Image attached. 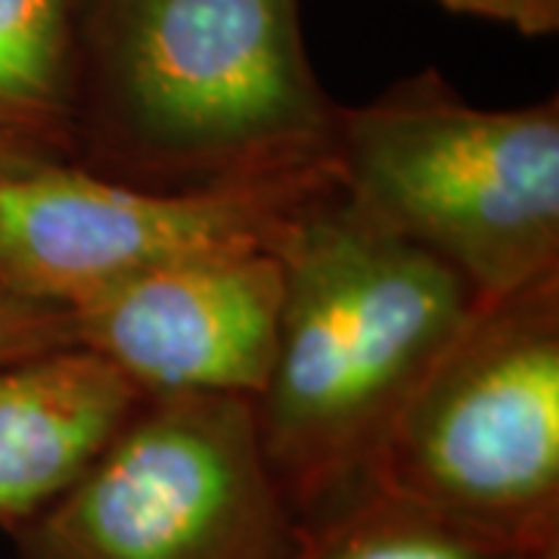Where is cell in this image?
Returning a JSON list of instances; mask_svg holds the SVG:
<instances>
[{"mask_svg": "<svg viewBox=\"0 0 559 559\" xmlns=\"http://www.w3.org/2000/svg\"><path fill=\"white\" fill-rule=\"evenodd\" d=\"M336 119L299 0H79L72 165L168 190L293 178L330 168Z\"/></svg>", "mask_w": 559, "mask_h": 559, "instance_id": "1", "label": "cell"}, {"mask_svg": "<svg viewBox=\"0 0 559 559\" xmlns=\"http://www.w3.org/2000/svg\"><path fill=\"white\" fill-rule=\"evenodd\" d=\"M277 255V355L252 407L264 460L301 522L373 485L392 419L476 296L364 218L336 180L289 224Z\"/></svg>", "mask_w": 559, "mask_h": 559, "instance_id": "2", "label": "cell"}, {"mask_svg": "<svg viewBox=\"0 0 559 559\" xmlns=\"http://www.w3.org/2000/svg\"><path fill=\"white\" fill-rule=\"evenodd\" d=\"M333 180L364 218L498 299L559 271V103L473 106L419 72L340 106Z\"/></svg>", "mask_w": 559, "mask_h": 559, "instance_id": "3", "label": "cell"}, {"mask_svg": "<svg viewBox=\"0 0 559 559\" xmlns=\"http://www.w3.org/2000/svg\"><path fill=\"white\" fill-rule=\"evenodd\" d=\"M370 481L510 550L559 538V271L473 301Z\"/></svg>", "mask_w": 559, "mask_h": 559, "instance_id": "4", "label": "cell"}, {"mask_svg": "<svg viewBox=\"0 0 559 559\" xmlns=\"http://www.w3.org/2000/svg\"><path fill=\"white\" fill-rule=\"evenodd\" d=\"M13 538L22 559H289L299 516L264 460L252 399L143 395Z\"/></svg>", "mask_w": 559, "mask_h": 559, "instance_id": "5", "label": "cell"}, {"mask_svg": "<svg viewBox=\"0 0 559 559\" xmlns=\"http://www.w3.org/2000/svg\"><path fill=\"white\" fill-rule=\"evenodd\" d=\"M333 168L205 190L109 180L66 159L0 171V286L75 308L183 261L277 249Z\"/></svg>", "mask_w": 559, "mask_h": 559, "instance_id": "6", "label": "cell"}, {"mask_svg": "<svg viewBox=\"0 0 559 559\" xmlns=\"http://www.w3.org/2000/svg\"><path fill=\"white\" fill-rule=\"evenodd\" d=\"M286 274L277 249L162 267L69 308L75 348L143 395L259 399L277 355Z\"/></svg>", "mask_w": 559, "mask_h": 559, "instance_id": "7", "label": "cell"}, {"mask_svg": "<svg viewBox=\"0 0 559 559\" xmlns=\"http://www.w3.org/2000/svg\"><path fill=\"white\" fill-rule=\"evenodd\" d=\"M140 399L84 348L0 360V525L13 535L60 498Z\"/></svg>", "mask_w": 559, "mask_h": 559, "instance_id": "8", "label": "cell"}, {"mask_svg": "<svg viewBox=\"0 0 559 559\" xmlns=\"http://www.w3.org/2000/svg\"><path fill=\"white\" fill-rule=\"evenodd\" d=\"M79 0H0V134L69 162Z\"/></svg>", "mask_w": 559, "mask_h": 559, "instance_id": "9", "label": "cell"}, {"mask_svg": "<svg viewBox=\"0 0 559 559\" xmlns=\"http://www.w3.org/2000/svg\"><path fill=\"white\" fill-rule=\"evenodd\" d=\"M516 554L370 485L301 520L289 559H513Z\"/></svg>", "mask_w": 559, "mask_h": 559, "instance_id": "10", "label": "cell"}, {"mask_svg": "<svg viewBox=\"0 0 559 559\" xmlns=\"http://www.w3.org/2000/svg\"><path fill=\"white\" fill-rule=\"evenodd\" d=\"M57 348H75L69 311L22 299L0 286V360L28 358Z\"/></svg>", "mask_w": 559, "mask_h": 559, "instance_id": "11", "label": "cell"}, {"mask_svg": "<svg viewBox=\"0 0 559 559\" xmlns=\"http://www.w3.org/2000/svg\"><path fill=\"white\" fill-rule=\"evenodd\" d=\"M448 13L500 22L528 38H547L559 32V0H432Z\"/></svg>", "mask_w": 559, "mask_h": 559, "instance_id": "12", "label": "cell"}, {"mask_svg": "<svg viewBox=\"0 0 559 559\" xmlns=\"http://www.w3.org/2000/svg\"><path fill=\"white\" fill-rule=\"evenodd\" d=\"M35 159H50V156H44V153L32 150V146H25V143H20V140L3 138V134H0V171L20 168V165H25V162H35Z\"/></svg>", "mask_w": 559, "mask_h": 559, "instance_id": "13", "label": "cell"}, {"mask_svg": "<svg viewBox=\"0 0 559 559\" xmlns=\"http://www.w3.org/2000/svg\"><path fill=\"white\" fill-rule=\"evenodd\" d=\"M513 559H559V538L538 544V547H525Z\"/></svg>", "mask_w": 559, "mask_h": 559, "instance_id": "14", "label": "cell"}]
</instances>
